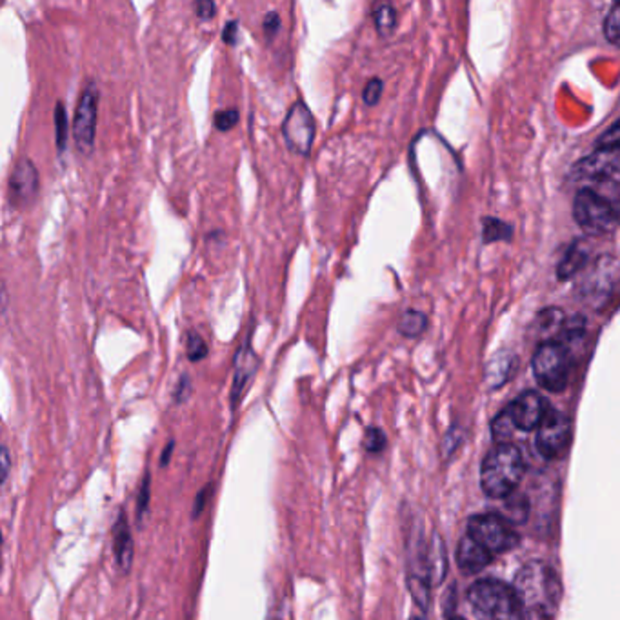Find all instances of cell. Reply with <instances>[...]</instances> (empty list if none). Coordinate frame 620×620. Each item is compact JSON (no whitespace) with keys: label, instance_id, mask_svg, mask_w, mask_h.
<instances>
[{"label":"cell","instance_id":"6da1fadb","mask_svg":"<svg viewBox=\"0 0 620 620\" xmlns=\"http://www.w3.org/2000/svg\"><path fill=\"white\" fill-rule=\"evenodd\" d=\"M513 589L528 620H549L555 616L562 586L557 571L549 564L540 560L524 564L515 575Z\"/></svg>","mask_w":620,"mask_h":620},{"label":"cell","instance_id":"7a4b0ae2","mask_svg":"<svg viewBox=\"0 0 620 620\" xmlns=\"http://www.w3.org/2000/svg\"><path fill=\"white\" fill-rule=\"evenodd\" d=\"M526 471L522 451L515 444H499L482 462L480 486L491 499L513 495Z\"/></svg>","mask_w":620,"mask_h":620},{"label":"cell","instance_id":"3957f363","mask_svg":"<svg viewBox=\"0 0 620 620\" xmlns=\"http://www.w3.org/2000/svg\"><path fill=\"white\" fill-rule=\"evenodd\" d=\"M468 600L479 620H528L513 589L495 578H482L468 591Z\"/></svg>","mask_w":620,"mask_h":620},{"label":"cell","instance_id":"277c9868","mask_svg":"<svg viewBox=\"0 0 620 620\" xmlns=\"http://www.w3.org/2000/svg\"><path fill=\"white\" fill-rule=\"evenodd\" d=\"M571 370L569 352L558 341L544 343L533 357V373L537 383L551 393H558L567 386Z\"/></svg>","mask_w":620,"mask_h":620},{"label":"cell","instance_id":"5b68a950","mask_svg":"<svg viewBox=\"0 0 620 620\" xmlns=\"http://www.w3.org/2000/svg\"><path fill=\"white\" fill-rule=\"evenodd\" d=\"M468 535L493 557L513 549L520 537L513 522L500 515H477L468 522Z\"/></svg>","mask_w":620,"mask_h":620},{"label":"cell","instance_id":"8992f818","mask_svg":"<svg viewBox=\"0 0 620 620\" xmlns=\"http://www.w3.org/2000/svg\"><path fill=\"white\" fill-rule=\"evenodd\" d=\"M573 217L589 235H604L618 222L615 208L593 189H580L576 193L573 200Z\"/></svg>","mask_w":620,"mask_h":620},{"label":"cell","instance_id":"52a82bcc","mask_svg":"<svg viewBox=\"0 0 620 620\" xmlns=\"http://www.w3.org/2000/svg\"><path fill=\"white\" fill-rule=\"evenodd\" d=\"M282 139L287 146V150L302 159H307L312 155L314 140L317 135V122L315 117L305 106V102L296 101L286 113L282 126Z\"/></svg>","mask_w":620,"mask_h":620},{"label":"cell","instance_id":"ba28073f","mask_svg":"<svg viewBox=\"0 0 620 620\" xmlns=\"http://www.w3.org/2000/svg\"><path fill=\"white\" fill-rule=\"evenodd\" d=\"M99 88L90 82L75 108L73 117V140L75 148L81 155H90L95 146V135H97V115H99Z\"/></svg>","mask_w":620,"mask_h":620},{"label":"cell","instance_id":"9c48e42d","mask_svg":"<svg viewBox=\"0 0 620 620\" xmlns=\"http://www.w3.org/2000/svg\"><path fill=\"white\" fill-rule=\"evenodd\" d=\"M571 435H573V426H571L569 417L549 408L544 421L540 422L537 430V439H535L537 451L547 460L558 459L569 448Z\"/></svg>","mask_w":620,"mask_h":620},{"label":"cell","instance_id":"30bf717a","mask_svg":"<svg viewBox=\"0 0 620 620\" xmlns=\"http://www.w3.org/2000/svg\"><path fill=\"white\" fill-rule=\"evenodd\" d=\"M253 330H249L244 337V343L237 350L233 357V383H231V393H229V402L231 410H237L240 404L244 392L251 379L257 375L260 368V357L253 350Z\"/></svg>","mask_w":620,"mask_h":620},{"label":"cell","instance_id":"8fae6325","mask_svg":"<svg viewBox=\"0 0 620 620\" xmlns=\"http://www.w3.org/2000/svg\"><path fill=\"white\" fill-rule=\"evenodd\" d=\"M41 191V175L34 160L21 159L8 180V197L12 206L26 208L30 206Z\"/></svg>","mask_w":620,"mask_h":620},{"label":"cell","instance_id":"7c38bea8","mask_svg":"<svg viewBox=\"0 0 620 620\" xmlns=\"http://www.w3.org/2000/svg\"><path fill=\"white\" fill-rule=\"evenodd\" d=\"M506 410L513 421V426L518 431H533L538 430L549 408L542 395H538L537 392H526L518 399H515Z\"/></svg>","mask_w":620,"mask_h":620},{"label":"cell","instance_id":"4fadbf2b","mask_svg":"<svg viewBox=\"0 0 620 620\" xmlns=\"http://www.w3.org/2000/svg\"><path fill=\"white\" fill-rule=\"evenodd\" d=\"M111 537H113V555H115V562L119 566V569L122 573H128L133 566V557H135V542H133V535L130 529V522L128 517L124 513V509L119 511V517L113 524L111 529Z\"/></svg>","mask_w":620,"mask_h":620},{"label":"cell","instance_id":"5bb4252c","mask_svg":"<svg viewBox=\"0 0 620 620\" xmlns=\"http://www.w3.org/2000/svg\"><path fill=\"white\" fill-rule=\"evenodd\" d=\"M618 168V159L615 153L595 151L593 155L582 159L573 168V177L576 180H602L613 175Z\"/></svg>","mask_w":620,"mask_h":620},{"label":"cell","instance_id":"9a60e30c","mask_svg":"<svg viewBox=\"0 0 620 620\" xmlns=\"http://www.w3.org/2000/svg\"><path fill=\"white\" fill-rule=\"evenodd\" d=\"M491 560H493V555L488 549H484L468 533L460 538L459 547H457V562L464 573L468 575L480 573Z\"/></svg>","mask_w":620,"mask_h":620},{"label":"cell","instance_id":"2e32d148","mask_svg":"<svg viewBox=\"0 0 620 620\" xmlns=\"http://www.w3.org/2000/svg\"><path fill=\"white\" fill-rule=\"evenodd\" d=\"M587 260H589V249H587V246H586L582 240L575 242V244L566 251L564 258L560 260V264H558V267H557V276H558L560 280L571 278L573 275H576V273L586 266Z\"/></svg>","mask_w":620,"mask_h":620},{"label":"cell","instance_id":"e0dca14e","mask_svg":"<svg viewBox=\"0 0 620 620\" xmlns=\"http://www.w3.org/2000/svg\"><path fill=\"white\" fill-rule=\"evenodd\" d=\"M513 368H515V357L511 354H508V352H500L499 355H495L489 361V364L486 368V381H488V384L491 388L502 386L509 379Z\"/></svg>","mask_w":620,"mask_h":620},{"label":"cell","instance_id":"ac0fdd59","mask_svg":"<svg viewBox=\"0 0 620 620\" xmlns=\"http://www.w3.org/2000/svg\"><path fill=\"white\" fill-rule=\"evenodd\" d=\"M448 569V560H446V549L439 535H433V540L428 549V571H430V580L441 584L442 578L446 576Z\"/></svg>","mask_w":620,"mask_h":620},{"label":"cell","instance_id":"d6986e66","mask_svg":"<svg viewBox=\"0 0 620 620\" xmlns=\"http://www.w3.org/2000/svg\"><path fill=\"white\" fill-rule=\"evenodd\" d=\"M399 334L406 339H417L428 330V317L417 309H408L399 321Z\"/></svg>","mask_w":620,"mask_h":620},{"label":"cell","instance_id":"ffe728a7","mask_svg":"<svg viewBox=\"0 0 620 620\" xmlns=\"http://www.w3.org/2000/svg\"><path fill=\"white\" fill-rule=\"evenodd\" d=\"M397 21H399L397 10L392 5H381L373 12L375 28H377L379 35H383V37H388V35H392L395 32Z\"/></svg>","mask_w":620,"mask_h":620},{"label":"cell","instance_id":"44dd1931","mask_svg":"<svg viewBox=\"0 0 620 620\" xmlns=\"http://www.w3.org/2000/svg\"><path fill=\"white\" fill-rule=\"evenodd\" d=\"M515 431H517V428L513 426V421H511L508 410L500 412L491 424V435H493L497 446L499 444H511V437Z\"/></svg>","mask_w":620,"mask_h":620},{"label":"cell","instance_id":"7402d4cb","mask_svg":"<svg viewBox=\"0 0 620 620\" xmlns=\"http://www.w3.org/2000/svg\"><path fill=\"white\" fill-rule=\"evenodd\" d=\"M70 139V121H68V111L63 102H57L55 106V142L57 150L63 153L66 151Z\"/></svg>","mask_w":620,"mask_h":620},{"label":"cell","instance_id":"603a6c76","mask_svg":"<svg viewBox=\"0 0 620 620\" xmlns=\"http://www.w3.org/2000/svg\"><path fill=\"white\" fill-rule=\"evenodd\" d=\"M186 355L188 361L197 364L200 361H204L208 357V344L204 341V337L197 332H189L186 337Z\"/></svg>","mask_w":620,"mask_h":620},{"label":"cell","instance_id":"cb8c5ba5","mask_svg":"<svg viewBox=\"0 0 620 620\" xmlns=\"http://www.w3.org/2000/svg\"><path fill=\"white\" fill-rule=\"evenodd\" d=\"M596 151L616 153L620 150V121H616L611 128H607L595 142Z\"/></svg>","mask_w":620,"mask_h":620},{"label":"cell","instance_id":"d4e9b609","mask_svg":"<svg viewBox=\"0 0 620 620\" xmlns=\"http://www.w3.org/2000/svg\"><path fill=\"white\" fill-rule=\"evenodd\" d=\"M386 444H388V437L386 433L381 430V428H368L366 433H364V450L368 453H381L386 450Z\"/></svg>","mask_w":620,"mask_h":620},{"label":"cell","instance_id":"484cf974","mask_svg":"<svg viewBox=\"0 0 620 620\" xmlns=\"http://www.w3.org/2000/svg\"><path fill=\"white\" fill-rule=\"evenodd\" d=\"M604 34L611 44L620 48V5L613 6V10L609 12L604 23Z\"/></svg>","mask_w":620,"mask_h":620},{"label":"cell","instance_id":"4316f807","mask_svg":"<svg viewBox=\"0 0 620 620\" xmlns=\"http://www.w3.org/2000/svg\"><path fill=\"white\" fill-rule=\"evenodd\" d=\"M238 124V110L235 108H228V110H220L215 113L213 117V126L217 131L220 133H228L229 130H233Z\"/></svg>","mask_w":620,"mask_h":620},{"label":"cell","instance_id":"83f0119b","mask_svg":"<svg viewBox=\"0 0 620 620\" xmlns=\"http://www.w3.org/2000/svg\"><path fill=\"white\" fill-rule=\"evenodd\" d=\"M150 495H151V475H150V471H146V475L140 482V488H139V495H137V518L139 520H142L144 511H148Z\"/></svg>","mask_w":620,"mask_h":620},{"label":"cell","instance_id":"f1b7e54d","mask_svg":"<svg viewBox=\"0 0 620 620\" xmlns=\"http://www.w3.org/2000/svg\"><path fill=\"white\" fill-rule=\"evenodd\" d=\"M484 238L486 242H493V240H500V238H509V233L511 229L500 222V220H495V218H488L486 220V228H484Z\"/></svg>","mask_w":620,"mask_h":620},{"label":"cell","instance_id":"f546056e","mask_svg":"<svg viewBox=\"0 0 620 620\" xmlns=\"http://www.w3.org/2000/svg\"><path fill=\"white\" fill-rule=\"evenodd\" d=\"M383 92H384V82L381 79H372L368 81V84L364 86V92H363V101L366 106H377L381 97H383Z\"/></svg>","mask_w":620,"mask_h":620},{"label":"cell","instance_id":"4dcf8cb0","mask_svg":"<svg viewBox=\"0 0 620 620\" xmlns=\"http://www.w3.org/2000/svg\"><path fill=\"white\" fill-rule=\"evenodd\" d=\"M191 390H193V386H191V377L189 375H186V373H182L180 375V379L177 381V384H175V390H173V401L177 402V404H182V402H186L188 399H189V395H191Z\"/></svg>","mask_w":620,"mask_h":620},{"label":"cell","instance_id":"1f68e13d","mask_svg":"<svg viewBox=\"0 0 620 620\" xmlns=\"http://www.w3.org/2000/svg\"><path fill=\"white\" fill-rule=\"evenodd\" d=\"M280 15H278V12H267L266 15H264V19H262V32H264V35L267 37V39H273L276 34H278V30H280Z\"/></svg>","mask_w":620,"mask_h":620},{"label":"cell","instance_id":"d6a6232c","mask_svg":"<svg viewBox=\"0 0 620 620\" xmlns=\"http://www.w3.org/2000/svg\"><path fill=\"white\" fill-rule=\"evenodd\" d=\"M218 6L211 0H199L195 3V15L199 17V21H211L217 15Z\"/></svg>","mask_w":620,"mask_h":620},{"label":"cell","instance_id":"836d02e7","mask_svg":"<svg viewBox=\"0 0 620 620\" xmlns=\"http://www.w3.org/2000/svg\"><path fill=\"white\" fill-rule=\"evenodd\" d=\"M211 495H213V484H208V486H204L200 491H199V495H197V499H195V504H193V518H199L200 517V513L206 509V506H208V500L211 499Z\"/></svg>","mask_w":620,"mask_h":620},{"label":"cell","instance_id":"e575fe53","mask_svg":"<svg viewBox=\"0 0 620 620\" xmlns=\"http://www.w3.org/2000/svg\"><path fill=\"white\" fill-rule=\"evenodd\" d=\"M222 41L228 46H235L238 41V23L237 21H229L224 30H222Z\"/></svg>","mask_w":620,"mask_h":620},{"label":"cell","instance_id":"d590c367","mask_svg":"<svg viewBox=\"0 0 620 620\" xmlns=\"http://www.w3.org/2000/svg\"><path fill=\"white\" fill-rule=\"evenodd\" d=\"M0 462H3V470H0V473H3V482H6L10 477V470H12V457H10V450L6 444L3 446V457H0Z\"/></svg>","mask_w":620,"mask_h":620},{"label":"cell","instance_id":"8d00e7d4","mask_svg":"<svg viewBox=\"0 0 620 620\" xmlns=\"http://www.w3.org/2000/svg\"><path fill=\"white\" fill-rule=\"evenodd\" d=\"M173 450H175V442L171 441V442H168V446L164 448V451H162V455H160V466H166V464L170 462Z\"/></svg>","mask_w":620,"mask_h":620},{"label":"cell","instance_id":"74e56055","mask_svg":"<svg viewBox=\"0 0 620 620\" xmlns=\"http://www.w3.org/2000/svg\"><path fill=\"white\" fill-rule=\"evenodd\" d=\"M448 620H464V618H460V616H450Z\"/></svg>","mask_w":620,"mask_h":620},{"label":"cell","instance_id":"f35d334b","mask_svg":"<svg viewBox=\"0 0 620 620\" xmlns=\"http://www.w3.org/2000/svg\"><path fill=\"white\" fill-rule=\"evenodd\" d=\"M410 620H421V618H419V616H413V618H410Z\"/></svg>","mask_w":620,"mask_h":620}]
</instances>
